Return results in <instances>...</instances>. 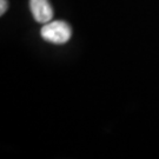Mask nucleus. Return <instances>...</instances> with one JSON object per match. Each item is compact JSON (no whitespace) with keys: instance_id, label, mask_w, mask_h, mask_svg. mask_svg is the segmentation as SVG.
Here are the masks:
<instances>
[{"instance_id":"obj_1","label":"nucleus","mask_w":159,"mask_h":159,"mask_svg":"<svg viewBox=\"0 0 159 159\" xmlns=\"http://www.w3.org/2000/svg\"><path fill=\"white\" fill-rule=\"evenodd\" d=\"M40 35L43 39H45L52 44H66L72 37V30L66 21L63 20H54L44 24V26L40 30Z\"/></svg>"},{"instance_id":"obj_3","label":"nucleus","mask_w":159,"mask_h":159,"mask_svg":"<svg viewBox=\"0 0 159 159\" xmlns=\"http://www.w3.org/2000/svg\"><path fill=\"white\" fill-rule=\"evenodd\" d=\"M7 10V0H0V14L2 16Z\"/></svg>"},{"instance_id":"obj_2","label":"nucleus","mask_w":159,"mask_h":159,"mask_svg":"<svg viewBox=\"0 0 159 159\" xmlns=\"http://www.w3.org/2000/svg\"><path fill=\"white\" fill-rule=\"evenodd\" d=\"M30 8L33 18L40 24L48 23L53 18V8L48 0H30Z\"/></svg>"}]
</instances>
